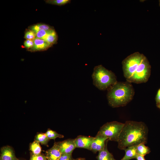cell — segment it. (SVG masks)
<instances>
[{
	"mask_svg": "<svg viewBox=\"0 0 160 160\" xmlns=\"http://www.w3.org/2000/svg\"><path fill=\"white\" fill-rule=\"evenodd\" d=\"M33 45L32 51H40L46 50L52 45L44 40L36 38L33 40Z\"/></svg>",
	"mask_w": 160,
	"mask_h": 160,
	"instance_id": "obj_12",
	"label": "cell"
},
{
	"mask_svg": "<svg viewBox=\"0 0 160 160\" xmlns=\"http://www.w3.org/2000/svg\"><path fill=\"white\" fill-rule=\"evenodd\" d=\"M134 94L131 83L117 81L108 89L107 97L111 107L117 108L126 106L132 100Z\"/></svg>",
	"mask_w": 160,
	"mask_h": 160,
	"instance_id": "obj_2",
	"label": "cell"
},
{
	"mask_svg": "<svg viewBox=\"0 0 160 160\" xmlns=\"http://www.w3.org/2000/svg\"><path fill=\"white\" fill-rule=\"evenodd\" d=\"M72 154L62 153L59 160H73Z\"/></svg>",
	"mask_w": 160,
	"mask_h": 160,
	"instance_id": "obj_25",
	"label": "cell"
},
{
	"mask_svg": "<svg viewBox=\"0 0 160 160\" xmlns=\"http://www.w3.org/2000/svg\"><path fill=\"white\" fill-rule=\"evenodd\" d=\"M25 47L27 49H31L33 47V40L27 39L24 43Z\"/></svg>",
	"mask_w": 160,
	"mask_h": 160,
	"instance_id": "obj_26",
	"label": "cell"
},
{
	"mask_svg": "<svg viewBox=\"0 0 160 160\" xmlns=\"http://www.w3.org/2000/svg\"><path fill=\"white\" fill-rule=\"evenodd\" d=\"M112 160H115L114 158L112 159Z\"/></svg>",
	"mask_w": 160,
	"mask_h": 160,
	"instance_id": "obj_32",
	"label": "cell"
},
{
	"mask_svg": "<svg viewBox=\"0 0 160 160\" xmlns=\"http://www.w3.org/2000/svg\"><path fill=\"white\" fill-rule=\"evenodd\" d=\"M92 77L93 85L100 90H108L117 81L115 74L102 65L95 67Z\"/></svg>",
	"mask_w": 160,
	"mask_h": 160,
	"instance_id": "obj_3",
	"label": "cell"
},
{
	"mask_svg": "<svg viewBox=\"0 0 160 160\" xmlns=\"http://www.w3.org/2000/svg\"><path fill=\"white\" fill-rule=\"evenodd\" d=\"M145 56L138 52L131 54L122 62L124 76L128 81L133 76Z\"/></svg>",
	"mask_w": 160,
	"mask_h": 160,
	"instance_id": "obj_4",
	"label": "cell"
},
{
	"mask_svg": "<svg viewBox=\"0 0 160 160\" xmlns=\"http://www.w3.org/2000/svg\"><path fill=\"white\" fill-rule=\"evenodd\" d=\"M49 140L45 133H39L36 136L34 140L38 142L42 145H47Z\"/></svg>",
	"mask_w": 160,
	"mask_h": 160,
	"instance_id": "obj_18",
	"label": "cell"
},
{
	"mask_svg": "<svg viewBox=\"0 0 160 160\" xmlns=\"http://www.w3.org/2000/svg\"><path fill=\"white\" fill-rule=\"evenodd\" d=\"M124 123L117 121L107 122L100 128L97 135L104 136L109 140L118 142Z\"/></svg>",
	"mask_w": 160,
	"mask_h": 160,
	"instance_id": "obj_5",
	"label": "cell"
},
{
	"mask_svg": "<svg viewBox=\"0 0 160 160\" xmlns=\"http://www.w3.org/2000/svg\"><path fill=\"white\" fill-rule=\"evenodd\" d=\"M95 137L79 135L74 139L76 147L90 150L91 145Z\"/></svg>",
	"mask_w": 160,
	"mask_h": 160,
	"instance_id": "obj_9",
	"label": "cell"
},
{
	"mask_svg": "<svg viewBox=\"0 0 160 160\" xmlns=\"http://www.w3.org/2000/svg\"><path fill=\"white\" fill-rule=\"evenodd\" d=\"M151 152L150 148L141 143L137 146V154L144 156Z\"/></svg>",
	"mask_w": 160,
	"mask_h": 160,
	"instance_id": "obj_16",
	"label": "cell"
},
{
	"mask_svg": "<svg viewBox=\"0 0 160 160\" xmlns=\"http://www.w3.org/2000/svg\"><path fill=\"white\" fill-rule=\"evenodd\" d=\"M109 140H106L105 145L104 148L102 150L99 151L97 158L98 160H112L113 158V155L108 150L107 148V143Z\"/></svg>",
	"mask_w": 160,
	"mask_h": 160,
	"instance_id": "obj_13",
	"label": "cell"
},
{
	"mask_svg": "<svg viewBox=\"0 0 160 160\" xmlns=\"http://www.w3.org/2000/svg\"><path fill=\"white\" fill-rule=\"evenodd\" d=\"M151 66L145 57L132 77L127 81L140 84L146 82L150 76Z\"/></svg>",
	"mask_w": 160,
	"mask_h": 160,
	"instance_id": "obj_6",
	"label": "cell"
},
{
	"mask_svg": "<svg viewBox=\"0 0 160 160\" xmlns=\"http://www.w3.org/2000/svg\"><path fill=\"white\" fill-rule=\"evenodd\" d=\"M148 129L142 122L127 121L119 135L118 148L124 150L127 147L137 146L141 143L146 144L148 140Z\"/></svg>",
	"mask_w": 160,
	"mask_h": 160,
	"instance_id": "obj_1",
	"label": "cell"
},
{
	"mask_svg": "<svg viewBox=\"0 0 160 160\" xmlns=\"http://www.w3.org/2000/svg\"><path fill=\"white\" fill-rule=\"evenodd\" d=\"M31 28L34 32L41 30L48 31L53 29L49 25L44 24L35 25L32 26Z\"/></svg>",
	"mask_w": 160,
	"mask_h": 160,
	"instance_id": "obj_20",
	"label": "cell"
},
{
	"mask_svg": "<svg viewBox=\"0 0 160 160\" xmlns=\"http://www.w3.org/2000/svg\"><path fill=\"white\" fill-rule=\"evenodd\" d=\"M70 0H51L47 1L49 3L59 6L64 5L70 3Z\"/></svg>",
	"mask_w": 160,
	"mask_h": 160,
	"instance_id": "obj_22",
	"label": "cell"
},
{
	"mask_svg": "<svg viewBox=\"0 0 160 160\" xmlns=\"http://www.w3.org/2000/svg\"><path fill=\"white\" fill-rule=\"evenodd\" d=\"M158 108L160 109V103L157 104H156Z\"/></svg>",
	"mask_w": 160,
	"mask_h": 160,
	"instance_id": "obj_30",
	"label": "cell"
},
{
	"mask_svg": "<svg viewBox=\"0 0 160 160\" xmlns=\"http://www.w3.org/2000/svg\"><path fill=\"white\" fill-rule=\"evenodd\" d=\"M29 160H47V159L45 156L41 153L35 155L31 153Z\"/></svg>",
	"mask_w": 160,
	"mask_h": 160,
	"instance_id": "obj_23",
	"label": "cell"
},
{
	"mask_svg": "<svg viewBox=\"0 0 160 160\" xmlns=\"http://www.w3.org/2000/svg\"><path fill=\"white\" fill-rule=\"evenodd\" d=\"M124 150L125 154L121 160H129L136 158L137 154V146L127 148Z\"/></svg>",
	"mask_w": 160,
	"mask_h": 160,
	"instance_id": "obj_14",
	"label": "cell"
},
{
	"mask_svg": "<svg viewBox=\"0 0 160 160\" xmlns=\"http://www.w3.org/2000/svg\"><path fill=\"white\" fill-rule=\"evenodd\" d=\"M54 143L59 147L62 153L72 154L76 148L74 139H68Z\"/></svg>",
	"mask_w": 160,
	"mask_h": 160,
	"instance_id": "obj_7",
	"label": "cell"
},
{
	"mask_svg": "<svg viewBox=\"0 0 160 160\" xmlns=\"http://www.w3.org/2000/svg\"><path fill=\"white\" fill-rule=\"evenodd\" d=\"M136 159L137 160H146L144 156L137 154Z\"/></svg>",
	"mask_w": 160,
	"mask_h": 160,
	"instance_id": "obj_28",
	"label": "cell"
},
{
	"mask_svg": "<svg viewBox=\"0 0 160 160\" xmlns=\"http://www.w3.org/2000/svg\"><path fill=\"white\" fill-rule=\"evenodd\" d=\"M73 160H85L84 158H79L75 159H74Z\"/></svg>",
	"mask_w": 160,
	"mask_h": 160,
	"instance_id": "obj_29",
	"label": "cell"
},
{
	"mask_svg": "<svg viewBox=\"0 0 160 160\" xmlns=\"http://www.w3.org/2000/svg\"><path fill=\"white\" fill-rule=\"evenodd\" d=\"M108 139L107 137L104 136L96 135L91 144L90 150L96 153L97 152L103 150Z\"/></svg>",
	"mask_w": 160,
	"mask_h": 160,
	"instance_id": "obj_8",
	"label": "cell"
},
{
	"mask_svg": "<svg viewBox=\"0 0 160 160\" xmlns=\"http://www.w3.org/2000/svg\"><path fill=\"white\" fill-rule=\"evenodd\" d=\"M61 154L59 147L55 143L52 148L45 152L47 160H59Z\"/></svg>",
	"mask_w": 160,
	"mask_h": 160,
	"instance_id": "obj_11",
	"label": "cell"
},
{
	"mask_svg": "<svg viewBox=\"0 0 160 160\" xmlns=\"http://www.w3.org/2000/svg\"><path fill=\"white\" fill-rule=\"evenodd\" d=\"M0 160H20L17 158L13 148L10 146H6L1 149Z\"/></svg>",
	"mask_w": 160,
	"mask_h": 160,
	"instance_id": "obj_10",
	"label": "cell"
},
{
	"mask_svg": "<svg viewBox=\"0 0 160 160\" xmlns=\"http://www.w3.org/2000/svg\"><path fill=\"white\" fill-rule=\"evenodd\" d=\"M57 39V36L56 33L53 29L48 34L44 40L52 45L56 42Z\"/></svg>",
	"mask_w": 160,
	"mask_h": 160,
	"instance_id": "obj_15",
	"label": "cell"
},
{
	"mask_svg": "<svg viewBox=\"0 0 160 160\" xmlns=\"http://www.w3.org/2000/svg\"><path fill=\"white\" fill-rule=\"evenodd\" d=\"M156 104L160 103V88L158 90L156 97Z\"/></svg>",
	"mask_w": 160,
	"mask_h": 160,
	"instance_id": "obj_27",
	"label": "cell"
},
{
	"mask_svg": "<svg viewBox=\"0 0 160 160\" xmlns=\"http://www.w3.org/2000/svg\"><path fill=\"white\" fill-rule=\"evenodd\" d=\"M45 134L49 139L55 140L57 138H63L64 137L63 135L50 129H48Z\"/></svg>",
	"mask_w": 160,
	"mask_h": 160,
	"instance_id": "obj_19",
	"label": "cell"
},
{
	"mask_svg": "<svg viewBox=\"0 0 160 160\" xmlns=\"http://www.w3.org/2000/svg\"><path fill=\"white\" fill-rule=\"evenodd\" d=\"M25 38L27 39L33 40L36 38L35 33L31 30L28 31L25 33Z\"/></svg>",
	"mask_w": 160,
	"mask_h": 160,
	"instance_id": "obj_24",
	"label": "cell"
},
{
	"mask_svg": "<svg viewBox=\"0 0 160 160\" xmlns=\"http://www.w3.org/2000/svg\"><path fill=\"white\" fill-rule=\"evenodd\" d=\"M159 5L160 6V0H159Z\"/></svg>",
	"mask_w": 160,
	"mask_h": 160,
	"instance_id": "obj_31",
	"label": "cell"
},
{
	"mask_svg": "<svg viewBox=\"0 0 160 160\" xmlns=\"http://www.w3.org/2000/svg\"><path fill=\"white\" fill-rule=\"evenodd\" d=\"M52 30L48 31L41 30L35 32L36 38L44 40L48 34Z\"/></svg>",
	"mask_w": 160,
	"mask_h": 160,
	"instance_id": "obj_21",
	"label": "cell"
},
{
	"mask_svg": "<svg viewBox=\"0 0 160 160\" xmlns=\"http://www.w3.org/2000/svg\"><path fill=\"white\" fill-rule=\"evenodd\" d=\"M29 149L31 153L34 154L38 155L41 153V147L39 143L36 141L34 140L30 144Z\"/></svg>",
	"mask_w": 160,
	"mask_h": 160,
	"instance_id": "obj_17",
	"label": "cell"
}]
</instances>
